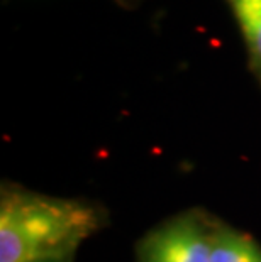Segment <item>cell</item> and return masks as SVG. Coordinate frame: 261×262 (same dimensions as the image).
I'll return each instance as SVG.
<instances>
[{
    "instance_id": "6da1fadb",
    "label": "cell",
    "mask_w": 261,
    "mask_h": 262,
    "mask_svg": "<svg viewBox=\"0 0 261 262\" xmlns=\"http://www.w3.org/2000/svg\"><path fill=\"white\" fill-rule=\"evenodd\" d=\"M98 227L88 205L32 193L0 203V262H61Z\"/></svg>"
},
{
    "instance_id": "7a4b0ae2",
    "label": "cell",
    "mask_w": 261,
    "mask_h": 262,
    "mask_svg": "<svg viewBox=\"0 0 261 262\" xmlns=\"http://www.w3.org/2000/svg\"><path fill=\"white\" fill-rule=\"evenodd\" d=\"M212 235L197 219L183 216L158 228L143 245V262H210Z\"/></svg>"
},
{
    "instance_id": "3957f363",
    "label": "cell",
    "mask_w": 261,
    "mask_h": 262,
    "mask_svg": "<svg viewBox=\"0 0 261 262\" xmlns=\"http://www.w3.org/2000/svg\"><path fill=\"white\" fill-rule=\"evenodd\" d=\"M210 262H261V247L251 237L220 228L212 235Z\"/></svg>"
},
{
    "instance_id": "277c9868",
    "label": "cell",
    "mask_w": 261,
    "mask_h": 262,
    "mask_svg": "<svg viewBox=\"0 0 261 262\" xmlns=\"http://www.w3.org/2000/svg\"><path fill=\"white\" fill-rule=\"evenodd\" d=\"M234 9L253 63L261 70V0H229Z\"/></svg>"
}]
</instances>
